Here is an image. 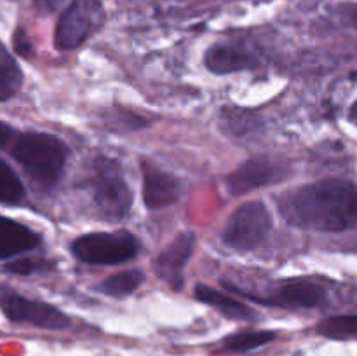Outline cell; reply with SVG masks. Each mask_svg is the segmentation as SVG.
Segmentation results:
<instances>
[{"mask_svg":"<svg viewBox=\"0 0 357 356\" xmlns=\"http://www.w3.org/2000/svg\"><path fill=\"white\" fill-rule=\"evenodd\" d=\"M282 218L293 227L317 232L357 229V185L340 178L314 181L278 199Z\"/></svg>","mask_w":357,"mask_h":356,"instance_id":"cell-1","label":"cell"},{"mask_svg":"<svg viewBox=\"0 0 357 356\" xmlns=\"http://www.w3.org/2000/svg\"><path fill=\"white\" fill-rule=\"evenodd\" d=\"M10 156L42 187L58 184L68 159V147L49 133H20L10 142Z\"/></svg>","mask_w":357,"mask_h":356,"instance_id":"cell-2","label":"cell"},{"mask_svg":"<svg viewBox=\"0 0 357 356\" xmlns=\"http://www.w3.org/2000/svg\"><path fill=\"white\" fill-rule=\"evenodd\" d=\"M87 187L101 218L117 222L131 212L132 191L117 161L98 157L91 170Z\"/></svg>","mask_w":357,"mask_h":356,"instance_id":"cell-3","label":"cell"},{"mask_svg":"<svg viewBox=\"0 0 357 356\" xmlns=\"http://www.w3.org/2000/svg\"><path fill=\"white\" fill-rule=\"evenodd\" d=\"M274 227L271 209L261 201L241 205L222 229V241L237 251H251L260 246Z\"/></svg>","mask_w":357,"mask_h":356,"instance_id":"cell-4","label":"cell"},{"mask_svg":"<svg viewBox=\"0 0 357 356\" xmlns=\"http://www.w3.org/2000/svg\"><path fill=\"white\" fill-rule=\"evenodd\" d=\"M139 241L129 230L89 232L72 243V253L89 265H117L138 255Z\"/></svg>","mask_w":357,"mask_h":356,"instance_id":"cell-5","label":"cell"},{"mask_svg":"<svg viewBox=\"0 0 357 356\" xmlns=\"http://www.w3.org/2000/svg\"><path fill=\"white\" fill-rule=\"evenodd\" d=\"M105 7L100 0H73L59 16L54 44L61 51L80 47L105 23Z\"/></svg>","mask_w":357,"mask_h":356,"instance_id":"cell-6","label":"cell"},{"mask_svg":"<svg viewBox=\"0 0 357 356\" xmlns=\"http://www.w3.org/2000/svg\"><path fill=\"white\" fill-rule=\"evenodd\" d=\"M223 286H227V288L232 290L237 295L246 297V299L253 300L257 304H264V306L272 307H284V309H316V307L323 306L328 299L326 290L319 283L305 278L281 281L275 288L271 290L268 295L264 297L243 292V290L237 288L236 285H230V283H223Z\"/></svg>","mask_w":357,"mask_h":356,"instance_id":"cell-7","label":"cell"},{"mask_svg":"<svg viewBox=\"0 0 357 356\" xmlns=\"http://www.w3.org/2000/svg\"><path fill=\"white\" fill-rule=\"evenodd\" d=\"M0 309L13 323L31 325L45 330H65L70 327V318L58 307L28 299L3 285H0Z\"/></svg>","mask_w":357,"mask_h":356,"instance_id":"cell-8","label":"cell"},{"mask_svg":"<svg viewBox=\"0 0 357 356\" xmlns=\"http://www.w3.org/2000/svg\"><path fill=\"white\" fill-rule=\"evenodd\" d=\"M288 173V166L275 157L257 156L244 161L237 170H234L227 177V187H229L230 194L243 195L284 180Z\"/></svg>","mask_w":357,"mask_h":356,"instance_id":"cell-9","label":"cell"},{"mask_svg":"<svg viewBox=\"0 0 357 356\" xmlns=\"http://www.w3.org/2000/svg\"><path fill=\"white\" fill-rule=\"evenodd\" d=\"M195 234L180 232L157 257L155 272L171 288L181 290L185 285V267L194 253Z\"/></svg>","mask_w":357,"mask_h":356,"instance_id":"cell-10","label":"cell"},{"mask_svg":"<svg viewBox=\"0 0 357 356\" xmlns=\"http://www.w3.org/2000/svg\"><path fill=\"white\" fill-rule=\"evenodd\" d=\"M143 201L149 209H160L176 202L181 195V184L174 175L167 173L150 161L142 163Z\"/></svg>","mask_w":357,"mask_h":356,"instance_id":"cell-11","label":"cell"},{"mask_svg":"<svg viewBox=\"0 0 357 356\" xmlns=\"http://www.w3.org/2000/svg\"><path fill=\"white\" fill-rule=\"evenodd\" d=\"M204 63L209 72L216 73V75H225V73L253 68L257 65V59L250 51L239 47V45L215 44L206 51Z\"/></svg>","mask_w":357,"mask_h":356,"instance_id":"cell-12","label":"cell"},{"mask_svg":"<svg viewBox=\"0 0 357 356\" xmlns=\"http://www.w3.org/2000/svg\"><path fill=\"white\" fill-rule=\"evenodd\" d=\"M38 243L40 237L30 227L0 215V260L35 250Z\"/></svg>","mask_w":357,"mask_h":356,"instance_id":"cell-13","label":"cell"},{"mask_svg":"<svg viewBox=\"0 0 357 356\" xmlns=\"http://www.w3.org/2000/svg\"><path fill=\"white\" fill-rule=\"evenodd\" d=\"M195 297H197L201 302L208 304L209 307L218 311L220 314L229 318V320L250 321L257 318V313H255L251 307H248L246 304H243L241 300L230 297L229 293L213 288V286L197 285L195 286Z\"/></svg>","mask_w":357,"mask_h":356,"instance_id":"cell-14","label":"cell"},{"mask_svg":"<svg viewBox=\"0 0 357 356\" xmlns=\"http://www.w3.org/2000/svg\"><path fill=\"white\" fill-rule=\"evenodd\" d=\"M23 72L10 54L9 49L0 42V101H7L20 93L23 86Z\"/></svg>","mask_w":357,"mask_h":356,"instance_id":"cell-15","label":"cell"},{"mask_svg":"<svg viewBox=\"0 0 357 356\" xmlns=\"http://www.w3.org/2000/svg\"><path fill=\"white\" fill-rule=\"evenodd\" d=\"M275 339V334L271 330H246L239 332V334H232L227 339H223L222 353H234V355H241V353H250L258 348H264L268 342Z\"/></svg>","mask_w":357,"mask_h":356,"instance_id":"cell-16","label":"cell"},{"mask_svg":"<svg viewBox=\"0 0 357 356\" xmlns=\"http://www.w3.org/2000/svg\"><path fill=\"white\" fill-rule=\"evenodd\" d=\"M143 281H145V272L139 269H129V271L117 272V274L103 279L96 286V290L110 297H128L135 290H138Z\"/></svg>","mask_w":357,"mask_h":356,"instance_id":"cell-17","label":"cell"},{"mask_svg":"<svg viewBox=\"0 0 357 356\" xmlns=\"http://www.w3.org/2000/svg\"><path fill=\"white\" fill-rule=\"evenodd\" d=\"M24 195H26V191L21 178L6 161L0 159V202L16 206L23 202Z\"/></svg>","mask_w":357,"mask_h":356,"instance_id":"cell-18","label":"cell"},{"mask_svg":"<svg viewBox=\"0 0 357 356\" xmlns=\"http://www.w3.org/2000/svg\"><path fill=\"white\" fill-rule=\"evenodd\" d=\"M317 332L328 339L357 337V314H340L326 318L317 325Z\"/></svg>","mask_w":357,"mask_h":356,"instance_id":"cell-19","label":"cell"},{"mask_svg":"<svg viewBox=\"0 0 357 356\" xmlns=\"http://www.w3.org/2000/svg\"><path fill=\"white\" fill-rule=\"evenodd\" d=\"M42 267V264H37V260H31V258H21V260L13 262V264L7 265V271L9 272H16V274L21 276H28L31 272L38 271Z\"/></svg>","mask_w":357,"mask_h":356,"instance_id":"cell-20","label":"cell"},{"mask_svg":"<svg viewBox=\"0 0 357 356\" xmlns=\"http://www.w3.org/2000/svg\"><path fill=\"white\" fill-rule=\"evenodd\" d=\"M13 42L17 54L23 56V58H30L31 52H33V45H31L30 38H28V35L24 34V30H17L16 34H14Z\"/></svg>","mask_w":357,"mask_h":356,"instance_id":"cell-21","label":"cell"},{"mask_svg":"<svg viewBox=\"0 0 357 356\" xmlns=\"http://www.w3.org/2000/svg\"><path fill=\"white\" fill-rule=\"evenodd\" d=\"M68 0H33L35 9L42 14H51L56 13L58 9H61Z\"/></svg>","mask_w":357,"mask_h":356,"instance_id":"cell-22","label":"cell"},{"mask_svg":"<svg viewBox=\"0 0 357 356\" xmlns=\"http://www.w3.org/2000/svg\"><path fill=\"white\" fill-rule=\"evenodd\" d=\"M16 135L17 133L14 131L9 124H6V122L0 121V149L6 145H10V142H13L14 136Z\"/></svg>","mask_w":357,"mask_h":356,"instance_id":"cell-23","label":"cell"},{"mask_svg":"<svg viewBox=\"0 0 357 356\" xmlns=\"http://www.w3.org/2000/svg\"><path fill=\"white\" fill-rule=\"evenodd\" d=\"M342 14H344L345 17H349V21L351 23H354L357 27V3H349V6H344V10H342Z\"/></svg>","mask_w":357,"mask_h":356,"instance_id":"cell-24","label":"cell"},{"mask_svg":"<svg viewBox=\"0 0 357 356\" xmlns=\"http://www.w3.org/2000/svg\"><path fill=\"white\" fill-rule=\"evenodd\" d=\"M349 121L357 126V100L352 103V107L349 108Z\"/></svg>","mask_w":357,"mask_h":356,"instance_id":"cell-25","label":"cell"}]
</instances>
